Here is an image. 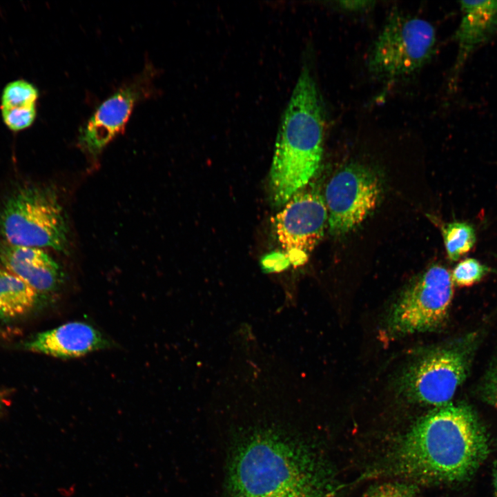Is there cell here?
I'll return each mask as SVG.
<instances>
[{"label":"cell","mask_w":497,"mask_h":497,"mask_svg":"<svg viewBox=\"0 0 497 497\" xmlns=\"http://www.w3.org/2000/svg\"><path fill=\"white\" fill-rule=\"evenodd\" d=\"M68 233L64 210L49 187L19 188L0 208V233L8 243L66 253Z\"/></svg>","instance_id":"277c9868"},{"label":"cell","mask_w":497,"mask_h":497,"mask_svg":"<svg viewBox=\"0 0 497 497\" xmlns=\"http://www.w3.org/2000/svg\"><path fill=\"white\" fill-rule=\"evenodd\" d=\"M436 41L435 28L428 21L393 11L371 48L369 72L386 81L409 77L430 61Z\"/></svg>","instance_id":"5b68a950"},{"label":"cell","mask_w":497,"mask_h":497,"mask_svg":"<svg viewBox=\"0 0 497 497\" xmlns=\"http://www.w3.org/2000/svg\"><path fill=\"white\" fill-rule=\"evenodd\" d=\"M328 222L324 199L318 191L301 190L274 218L277 239L291 264H304L322 240Z\"/></svg>","instance_id":"ba28073f"},{"label":"cell","mask_w":497,"mask_h":497,"mask_svg":"<svg viewBox=\"0 0 497 497\" xmlns=\"http://www.w3.org/2000/svg\"><path fill=\"white\" fill-rule=\"evenodd\" d=\"M3 267L15 275L40 296L57 292L64 282L59 265L43 250L5 242L0 243Z\"/></svg>","instance_id":"7c38bea8"},{"label":"cell","mask_w":497,"mask_h":497,"mask_svg":"<svg viewBox=\"0 0 497 497\" xmlns=\"http://www.w3.org/2000/svg\"><path fill=\"white\" fill-rule=\"evenodd\" d=\"M490 269L474 258L460 261L454 269L451 278L454 284L460 287L471 286L480 282Z\"/></svg>","instance_id":"e0dca14e"},{"label":"cell","mask_w":497,"mask_h":497,"mask_svg":"<svg viewBox=\"0 0 497 497\" xmlns=\"http://www.w3.org/2000/svg\"><path fill=\"white\" fill-rule=\"evenodd\" d=\"M289 263L290 262L285 254L275 253L265 257L263 265L266 269L270 271H276L284 269Z\"/></svg>","instance_id":"7402d4cb"},{"label":"cell","mask_w":497,"mask_h":497,"mask_svg":"<svg viewBox=\"0 0 497 497\" xmlns=\"http://www.w3.org/2000/svg\"><path fill=\"white\" fill-rule=\"evenodd\" d=\"M494 496L497 497V463L495 465L494 469Z\"/></svg>","instance_id":"d4e9b609"},{"label":"cell","mask_w":497,"mask_h":497,"mask_svg":"<svg viewBox=\"0 0 497 497\" xmlns=\"http://www.w3.org/2000/svg\"><path fill=\"white\" fill-rule=\"evenodd\" d=\"M113 342L97 328L84 322H70L38 333L23 344L28 351L68 359L110 349Z\"/></svg>","instance_id":"8fae6325"},{"label":"cell","mask_w":497,"mask_h":497,"mask_svg":"<svg viewBox=\"0 0 497 497\" xmlns=\"http://www.w3.org/2000/svg\"><path fill=\"white\" fill-rule=\"evenodd\" d=\"M380 193L377 177L362 165L350 164L336 173L325 190L330 233L341 235L362 223L376 208Z\"/></svg>","instance_id":"52a82bcc"},{"label":"cell","mask_w":497,"mask_h":497,"mask_svg":"<svg viewBox=\"0 0 497 497\" xmlns=\"http://www.w3.org/2000/svg\"><path fill=\"white\" fill-rule=\"evenodd\" d=\"M7 403V393L6 391H0V412Z\"/></svg>","instance_id":"cb8c5ba5"},{"label":"cell","mask_w":497,"mask_h":497,"mask_svg":"<svg viewBox=\"0 0 497 497\" xmlns=\"http://www.w3.org/2000/svg\"><path fill=\"white\" fill-rule=\"evenodd\" d=\"M39 90L32 83L25 79H16L3 88L0 108H15L37 106Z\"/></svg>","instance_id":"2e32d148"},{"label":"cell","mask_w":497,"mask_h":497,"mask_svg":"<svg viewBox=\"0 0 497 497\" xmlns=\"http://www.w3.org/2000/svg\"><path fill=\"white\" fill-rule=\"evenodd\" d=\"M376 2L373 1H337L334 6L339 10L348 12H364L373 8Z\"/></svg>","instance_id":"44dd1931"},{"label":"cell","mask_w":497,"mask_h":497,"mask_svg":"<svg viewBox=\"0 0 497 497\" xmlns=\"http://www.w3.org/2000/svg\"><path fill=\"white\" fill-rule=\"evenodd\" d=\"M14 315L4 302L0 299V321H4L14 318Z\"/></svg>","instance_id":"603a6c76"},{"label":"cell","mask_w":497,"mask_h":497,"mask_svg":"<svg viewBox=\"0 0 497 497\" xmlns=\"http://www.w3.org/2000/svg\"><path fill=\"white\" fill-rule=\"evenodd\" d=\"M417 485L407 481L385 482L369 487L361 497H417Z\"/></svg>","instance_id":"ac0fdd59"},{"label":"cell","mask_w":497,"mask_h":497,"mask_svg":"<svg viewBox=\"0 0 497 497\" xmlns=\"http://www.w3.org/2000/svg\"><path fill=\"white\" fill-rule=\"evenodd\" d=\"M311 452L260 438L240 454L233 470L237 497H336L338 486Z\"/></svg>","instance_id":"3957f363"},{"label":"cell","mask_w":497,"mask_h":497,"mask_svg":"<svg viewBox=\"0 0 497 497\" xmlns=\"http://www.w3.org/2000/svg\"><path fill=\"white\" fill-rule=\"evenodd\" d=\"M483 393L486 400L497 409V362L486 376L483 385Z\"/></svg>","instance_id":"ffe728a7"},{"label":"cell","mask_w":497,"mask_h":497,"mask_svg":"<svg viewBox=\"0 0 497 497\" xmlns=\"http://www.w3.org/2000/svg\"><path fill=\"white\" fill-rule=\"evenodd\" d=\"M39 296L21 279L0 266V299L14 317L32 309Z\"/></svg>","instance_id":"5bb4252c"},{"label":"cell","mask_w":497,"mask_h":497,"mask_svg":"<svg viewBox=\"0 0 497 497\" xmlns=\"http://www.w3.org/2000/svg\"><path fill=\"white\" fill-rule=\"evenodd\" d=\"M461 20L455 34L458 54L452 84L469 55L497 30V1H462Z\"/></svg>","instance_id":"4fadbf2b"},{"label":"cell","mask_w":497,"mask_h":497,"mask_svg":"<svg viewBox=\"0 0 497 497\" xmlns=\"http://www.w3.org/2000/svg\"><path fill=\"white\" fill-rule=\"evenodd\" d=\"M2 120L13 132L30 127L37 117V106L15 108H0Z\"/></svg>","instance_id":"d6986e66"},{"label":"cell","mask_w":497,"mask_h":497,"mask_svg":"<svg viewBox=\"0 0 497 497\" xmlns=\"http://www.w3.org/2000/svg\"><path fill=\"white\" fill-rule=\"evenodd\" d=\"M324 112L315 79L302 68L282 115L270 170L271 200L285 204L301 191L320 166Z\"/></svg>","instance_id":"7a4b0ae2"},{"label":"cell","mask_w":497,"mask_h":497,"mask_svg":"<svg viewBox=\"0 0 497 497\" xmlns=\"http://www.w3.org/2000/svg\"><path fill=\"white\" fill-rule=\"evenodd\" d=\"M151 81L148 68L104 101L81 129V147L92 155L99 154L123 131L135 106L150 94Z\"/></svg>","instance_id":"30bf717a"},{"label":"cell","mask_w":497,"mask_h":497,"mask_svg":"<svg viewBox=\"0 0 497 497\" xmlns=\"http://www.w3.org/2000/svg\"><path fill=\"white\" fill-rule=\"evenodd\" d=\"M469 353L458 348L432 351L416 362L403 380L409 398L425 405L440 407L449 403L464 381Z\"/></svg>","instance_id":"9c48e42d"},{"label":"cell","mask_w":497,"mask_h":497,"mask_svg":"<svg viewBox=\"0 0 497 497\" xmlns=\"http://www.w3.org/2000/svg\"><path fill=\"white\" fill-rule=\"evenodd\" d=\"M487 454V438L474 410L448 403L420 418L400 438L384 470L416 485L459 483L474 474Z\"/></svg>","instance_id":"6da1fadb"},{"label":"cell","mask_w":497,"mask_h":497,"mask_svg":"<svg viewBox=\"0 0 497 497\" xmlns=\"http://www.w3.org/2000/svg\"><path fill=\"white\" fill-rule=\"evenodd\" d=\"M453 294L449 271L442 266H432L393 306L389 321L391 331L404 335L436 329L447 315Z\"/></svg>","instance_id":"8992f818"},{"label":"cell","mask_w":497,"mask_h":497,"mask_svg":"<svg viewBox=\"0 0 497 497\" xmlns=\"http://www.w3.org/2000/svg\"><path fill=\"white\" fill-rule=\"evenodd\" d=\"M442 231L447 257L451 261H456L469 252L475 244L474 228L467 222L448 223Z\"/></svg>","instance_id":"9a60e30c"}]
</instances>
